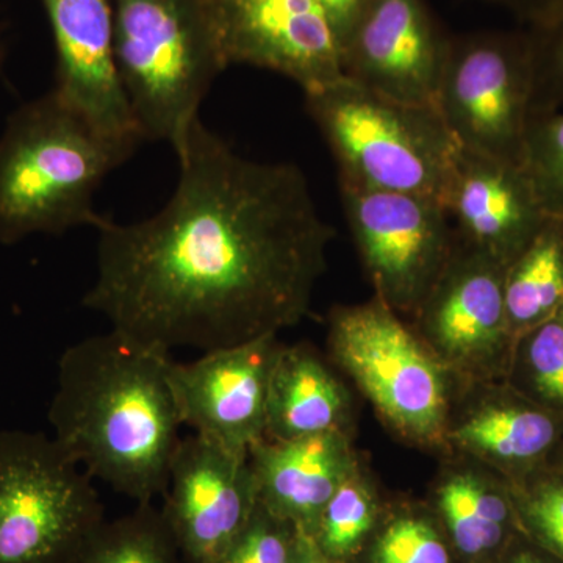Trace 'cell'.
Here are the masks:
<instances>
[{
  "label": "cell",
  "instance_id": "cell-16",
  "mask_svg": "<svg viewBox=\"0 0 563 563\" xmlns=\"http://www.w3.org/2000/svg\"><path fill=\"white\" fill-rule=\"evenodd\" d=\"M446 210L459 240L509 266L548 217L521 166L459 147Z\"/></svg>",
  "mask_w": 563,
  "mask_h": 563
},
{
  "label": "cell",
  "instance_id": "cell-19",
  "mask_svg": "<svg viewBox=\"0 0 563 563\" xmlns=\"http://www.w3.org/2000/svg\"><path fill=\"white\" fill-rule=\"evenodd\" d=\"M563 418L528 398L485 404L450 433L462 450L517 472H531L554 450Z\"/></svg>",
  "mask_w": 563,
  "mask_h": 563
},
{
  "label": "cell",
  "instance_id": "cell-27",
  "mask_svg": "<svg viewBox=\"0 0 563 563\" xmlns=\"http://www.w3.org/2000/svg\"><path fill=\"white\" fill-rule=\"evenodd\" d=\"M532 54L531 114L563 111V10L529 25Z\"/></svg>",
  "mask_w": 563,
  "mask_h": 563
},
{
  "label": "cell",
  "instance_id": "cell-14",
  "mask_svg": "<svg viewBox=\"0 0 563 563\" xmlns=\"http://www.w3.org/2000/svg\"><path fill=\"white\" fill-rule=\"evenodd\" d=\"M450 38L428 0H372L343 43L344 76L393 101L437 109Z\"/></svg>",
  "mask_w": 563,
  "mask_h": 563
},
{
  "label": "cell",
  "instance_id": "cell-32",
  "mask_svg": "<svg viewBox=\"0 0 563 563\" xmlns=\"http://www.w3.org/2000/svg\"><path fill=\"white\" fill-rule=\"evenodd\" d=\"M296 563H332V561L321 553L320 548L306 532H302L301 550H299Z\"/></svg>",
  "mask_w": 563,
  "mask_h": 563
},
{
  "label": "cell",
  "instance_id": "cell-34",
  "mask_svg": "<svg viewBox=\"0 0 563 563\" xmlns=\"http://www.w3.org/2000/svg\"><path fill=\"white\" fill-rule=\"evenodd\" d=\"M0 63H2V51H0Z\"/></svg>",
  "mask_w": 563,
  "mask_h": 563
},
{
  "label": "cell",
  "instance_id": "cell-7",
  "mask_svg": "<svg viewBox=\"0 0 563 563\" xmlns=\"http://www.w3.org/2000/svg\"><path fill=\"white\" fill-rule=\"evenodd\" d=\"M329 346L377 412L407 439L437 443L448 428L446 366L374 298L333 310Z\"/></svg>",
  "mask_w": 563,
  "mask_h": 563
},
{
  "label": "cell",
  "instance_id": "cell-12",
  "mask_svg": "<svg viewBox=\"0 0 563 563\" xmlns=\"http://www.w3.org/2000/svg\"><path fill=\"white\" fill-rule=\"evenodd\" d=\"M163 499L185 563H217L258 506L250 454L198 433L181 437Z\"/></svg>",
  "mask_w": 563,
  "mask_h": 563
},
{
  "label": "cell",
  "instance_id": "cell-1",
  "mask_svg": "<svg viewBox=\"0 0 563 563\" xmlns=\"http://www.w3.org/2000/svg\"><path fill=\"white\" fill-rule=\"evenodd\" d=\"M173 150L180 176L161 211L95 225L84 306L166 352L222 350L298 324L333 239L302 169L243 157L201 118Z\"/></svg>",
  "mask_w": 563,
  "mask_h": 563
},
{
  "label": "cell",
  "instance_id": "cell-5",
  "mask_svg": "<svg viewBox=\"0 0 563 563\" xmlns=\"http://www.w3.org/2000/svg\"><path fill=\"white\" fill-rule=\"evenodd\" d=\"M122 87L144 141L176 146L224 65L206 0H113Z\"/></svg>",
  "mask_w": 563,
  "mask_h": 563
},
{
  "label": "cell",
  "instance_id": "cell-21",
  "mask_svg": "<svg viewBox=\"0 0 563 563\" xmlns=\"http://www.w3.org/2000/svg\"><path fill=\"white\" fill-rule=\"evenodd\" d=\"M73 563H185L172 529L154 504L103 521Z\"/></svg>",
  "mask_w": 563,
  "mask_h": 563
},
{
  "label": "cell",
  "instance_id": "cell-4",
  "mask_svg": "<svg viewBox=\"0 0 563 563\" xmlns=\"http://www.w3.org/2000/svg\"><path fill=\"white\" fill-rule=\"evenodd\" d=\"M303 95L340 180L422 196L446 209L459 146L439 110L393 101L346 76Z\"/></svg>",
  "mask_w": 563,
  "mask_h": 563
},
{
  "label": "cell",
  "instance_id": "cell-3",
  "mask_svg": "<svg viewBox=\"0 0 563 563\" xmlns=\"http://www.w3.org/2000/svg\"><path fill=\"white\" fill-rule=\"evenodd\" d=\"M133 150L52 90L14 110L0 135V244L95 228V196Z\"/></svg>",
  "mask_w": 563,
  "mask_h": 563
},
{
  "label": "cell",
  "instance_id": "cell-35",
  "mask_svg": "<svg viewBox=\"0 0 563 563\" xmlns=\"http://www.w3.org/2000/svg\"><path fill=\"white\" fill-rule=\"evenodd\" d=\"M561 473L563 474V459H562V470H561Z\"/></svg>",
  "mask_w": 563,
  "mask_h": 563
},
{
  "label": "cell",
  "instance_id": "cell-24",
  "mask_svg": "<svg viewBox=\"0 0 563 563\" xmlns=\"http://www.w3.org/2000/svg\"><path fill=\"white\" fill-rule=\"evenodd\" d=\"M373 521L372 492L363 483L361 474L352 470L307 536L325 558L335 561L346 558L361 544L366 533L372 531Z\"/></svg>",
  "mask_w": 563,
  "mask_h": 563
},
{
  "label": "cell",
  "instance_id": "cell-30",
  "mask_svg": "<svg viewBox=\"0 0 563 563\" xmlns=\"http://www.w3.org/2000/svg\"><path fill=\"white\" fill-rule=\"evenodd\" d=\"M320 2L324 7L325 13H328L329 20H331L340 46L343 47V43L350 35L355 22L372 0H320Z\"/></svg>",
  "mask_w": 563,
  "mask_h": 563
},
{
  "label": "cell",
  "instance_id": "cell-2",
  "mask_svg": "<svg viewBox=\"0 0 563 563\" xmlns=\"http://www.w3.org/2000/svg\"><path fill=\"white\" fill-rule=\"evenodd\" d=\"M172 362L117 329L80 340L58 361L52 437L92 481L136 504L163 496L181 439Z\"/></svg>",
  "mask_w": 563,
  "mask_h": 563
},
{
  "label": "cell",
  "instance_id": "cell-23",
  "mask_svg": "<svg viewBox=\"0 0 563 563\" xmlns=\"http://www.w3.org/2000/svg\"><path fill=\"white\" fill-rule=\"evenodd\" d=\"M520 369L529 401L563 418V313L526 332L515 343L512 369Z\"/></svg>",
  "mask_w": 563,
  "mask_h": 563
},
{
  "label": "cell",
  "instance_id": "cell-13",
  "mask_svg": "<svg viewBox=\"0 0 563 563\" xmlns=\"http://www.w3.org/2000/svg\"><path fill=\"white\" fill-rule=\"evenodd\" d=\"M277 335L203 352L198 361L172 362L169 384L180 421L192 433L236 453L265 440Z\"/></svg>",
  "mask_w": 563,
  "mask_h": 563
},
{
  "label": "cell",
  "instance_id": "cell-31",
  "mask_svg": "<svg viewBox=\"0 0 563 563\" xmlns=\"http://www.w3.org/2000/svg\"><path fill=\"white\" fill-rule=\"evenodd\" d=\"M512 11L528 25L540 24L563 10V0H488Z\"/></svg>",
  "mask_w": 563,
  "mask_h": 563
},
{
  "label": "cell",
  "instance_id": "cell-26",
  "mask_svg": "<svg viewBox=\"0 0 563 563\" xmlns=\"http://www.w3.org/2000/svg\"><path fill=\"white\" fill-rule=\"evenodd\" d=\"M302 531L258 503L257 509L217 563H296Z\"/></svg>",
  "mask_w": 563,
  "mask_h": 563
},
{
  "label": "cell",
  "instance_id": "cell-25",
  "mask_svg": "<svg viewBox=\"0 0 563 563\" xmlns=\"http://www.w3.org/2000/svg\"><path fill=\"white\" fill-rule=\"evenodd\" d=\"M521 169L544 213L563 220V111L531 114Z\"/></svg>",
  "mask_w": 563,
  "mask_h": 563
},
{
  "label": "cell",
  "instance_id": "cell-10",
  "mask_svg": "<svg viewBox=\"0 0 563 563\" xmlns=\"http://www.w3.org/2000/svg\"><path fill=\"white\" fill-rule=\"evenodd\" d=\"M222 65L254 66L303 92L344 77L342 46L320 0H206Z\"/></svg>",
  "mask_w": 563,
  "mask_h": 563
},
{
  "label": "cell",
  "instance_id": "cell-22",
  "mask_svg": "<svg viewBox=\"0 0 563 563\" xmlns=\"http://www.w3.org/2000/svg\"><path fill=\"white\" fill-rule=\"evenodd\" d=\"M440 509L455 547L481 555L503 542L510 510L506 498L472 474H457L440 488Z\"/></svg>",
  "mask_w": 563,
  "mask_h": 563
},
{
  "label": "cell",
  "instance_id": "cell-18",
  "mask_svg": "<svg viewBox=\"0 0 563 563\" xmlns=\"http://www.w3.org/2000/svg\"><path fill=\"white\" fill-rule=\"evenodd\" d=\"M347 407L343 385L310 347H280L269 384L265 439L342 431Z\"/></svg>",
  "mask_w": 563,
  "mask_h": 563
},
{
  "label": "cell",
  "instance_id": "cell-9",
  "mask_svg": "<svg viewBox=\"0 0 563 563\" xmlns=\"http://www.w3.org/2000/svg\"><path fill=\"white\" fill-rule=\"evenodd\" d=\"M347 224L376 298L396 313L420 312L457 250L453 220L422 196L340 180Z\"/></svg>",
  "mask_w": 563,
  "mask_h": 563
},
{
  "label": "cell",
  "instance_id": "cell-11",
  "mask_svg": "<svg viewBox=\"0 0 563 563\" xmlns=\"http://www.w3.org/2000/svg\"><path fill=\"white\" fill-rule=\"evenodd\" d=\"M506 266L459 240L442 279L422 303V340L444 366L472 377L507 376L515 339L507 320Z\"/></svg>",
  "mask_w": 563,
  "mask_h": 563
},
{
  "label": "cell",
  "instance_id": "cell-29",
  "mask_svg": "<svg viewBox=\"0 0 563 563\" xmlns=\"http://www.w3.org/2000/svg\"><path fill=\"white\" fill-rule=\"evenodd\" d=\"M520 504L533 532L563 555V474H540L523 488Z\"/></svg>",
  "mask_w": 563,
  "mask_h": 563
},
{
  "label": "cell",
  "instance_id": "cell-8",
  "mask_svg": "<svg viewBox=\"0 0 563 563\" xmlns=\"http://www.w3.org/2000/svg\"><path fill=\"white\" fill-rule=\"evenodd\" d=\"M531 102L528 31L451 36L437 110L459 147L521 166Z\"/></svg>",
  "mask_w": 563,
  "mask_h": 563
},
{
  "label": "cell",
  "instance_id": "cell-36",
  "mask_svg": "<svg viewBox=\"0 0 563 563\" xmlns=\"http://www.w3.org/2000/svg\"><path fill=\"white\" fill-rule=\"evenodd\" d=\"M561 312L563 313V303H562V307H561Z\"/></svg>",
  "mask_w": 563,
  "mask_h": 563
},
{
  "label": "cell",
  "instance_id": "cell-28",
  "mask_svg": "<svg viewBox=\"0 0 563 563\" xmlns=\"http://www.w3.org/2000/svg\"><path fill=\"white\" fill-rule=\"evenodd\" d=\"M376 563H450V554L428 521L404 517L393 521L376 547Z\"/></svg>",
  "mask_w": 563,
  "mask_h": 563
},
{
  "label": "cell",
  "instance_id": "cell-20",
  "mask_svg": "<svg viewBox=\"0 0 563 563\" xmlns=\"http://www.w3.org/2000/svg\"><path fill=\"white\" fill-rule=\"evenodd\" d=\"M507 320L515 342L550 320L563 303V220L550 218L506 269Z\"/></svg>",
  "mask_w": 563,
  "mask_h": 563
},
{
  "label": "cell",
  "instance_id": "cell-15",
  "mask_svg": "<svg viewBox=\"0 0 563 563\" xmlns=\"http://www.w3.org/2000/svg\"><path fill=\"white\" fill-rule=\"evenodd\" d=\"M57 54L62 101L103 135L135 151L143 143L114 51L113 0H41Z\"/></svg>",
  "mask_w": 563,
  "mask_h": 563
},
{
  "label": "cell",
  "instance_id": "cell-33",
  "mask_svg": "<svg viewBox=\"0 0 563 563\" xmlns=\"http://www.w3.org/2000/svg\"><path fill=\"white\" fill-rule=\"evenodd\" d=\"M507 563H544L542 559L537 558V555H533L532 553H520L517 555H514L512 559H510Z\"/></svg>",
  "mask_w": 563,
  "mask_h": 563
},
{
  "label": "cell",
  "instance_id": "cell-6",
  "mask_svg": "<svg viewBox=\"0 0 563 563\" xmlns=\"http://www.w3.org/2000/svg\"><path fill=\"white\" fill-rule=\"evenodd\" d=\"M106 521L87 472L43 432H0V563H73Z\"/></svg>",
  "mask_w": 563,
  "mask_h": 563
},
{
  "label": "cell",
  "instance_id": "cell-17",
  "mask_svg": "<svg viewBox=\"0 0 563 563\" xmlns=\"http://www.w3.org/2000/svg\"><path fill=\"white\" fill-rule=\"evenodd\" d=\"M258 503L310 533L354 465L342 431L290 440H262L250 451Z\"/></svg>",
  "mask_w": 563,
  "mask_h": 563
}]
</instances>
